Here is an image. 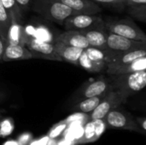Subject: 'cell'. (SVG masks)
<instances>
[{
  "label": "cell",
  "instance_id": "44dd1931",
  "mask_svg": "<svg viewBox=\"0 0 146 145\" xmlns=\"http://www.w3.org/2000/svg\"><path fill=\"white\" fill-rule=\"evenodd\" d=\"M3 6L9 12V15L15 17L19 22H21L22 21V12L18 8L15 0H1Z\"/></svg>",
  "mask_w": 146,
  "mask_h": 145
},
{
  "label": "cell",
  "instance_id": "cb8c5ba5",
  "mask_svg": "<svg viewBox=\"0 0 146 145\" xmlns=\"http://www.w3.org/2000/svg\"><path fill=\"white\" fill-rule=\"evenodd\" d=\"M98 4H102L110 7H115L117 9H123L126 7L125 0H91Z\"/></svg>",
  "mask_w": 146,
  "mask_h": 145
},
{
  "label": "cell",
  "instance_id": "603a6c76",
  "mask_svg": "<svg viewBox=\"0 0 146 145\" xmlns=\"http://www.w3.org/2000/svg\"><path fill=\"white\" fill-rule=\"evenodd\" d=\"M98 137V135L97 134L96 132V127H95V124L94 121H92V122L89 123L86 127V131H85V134L83 136V138L80 139L81 143H86V142H92L95 139H97Z\"/></svg>",
  "mask_w": 146,
  "mask_h": 145
},
{
  "label": "cell",
  "instance_id": "d6986e66",
  "mask_svg": "<svg viewBox=\"0 0 146 145\" xmlns=\"http://www.w3.org/2000/svg\"><path fill=\"white\" fill-rule=\"evenodd\" d=\"M112 88V87H111ZM108 92V91H107ZM106 92V93H107ZM105 93V94H106ZM100 95V96H97V97H87L85 99H82L74 108V109L80 112V113H91L92 112L96 107L99 104V103L101 102V100L103 99V97H104V95Z\"/></svg>",
  "mask_w": 146,
  "mask_h": 145
},
{
  "label": "cell",
  "instance_id": "d4e9b609",
  "mask_svg": "<svg viewBox=\"0 0 146 145\" xmlns=\"http://www.w3.org/2000/svg\"><path fill=\"white\" fill-rule=\"evenodd\" d=\"M66 126H67V124L64 123V122L59 124L56 127H55V128L50 132V137L51 138H56L57 136H59V135L66 129Z\"/></svg>",
  "mask_w": 146,
  "mask_h": 145
},
{
  "label": "cell",
  "instance_id": "4fadbf2b",
  "mask_svg": "<svg viewBox=\"0 0 146 145\" xmlns=\"http://www.w3.org/2000/svg\"><path fill=\"white\" fill-rule=\"evenodd\" d=\"M32 58H33V55L26 45L11 44L6 43L2 61L4 62H8L21 60H29Z\"/></svg>",
  "mask_w": 146,
  "mask_h": 145
},
{
  "label": "cell",
  "instance_id": "83f0119b",
  "mask_svg": "<svg viewBox=\"0 0 146 145\" xmlns=\"http://www.w3.org/2000/svg\"><path fill=\"white\" fill-rule=\"evenodd\" d=\"M5 45H6V42L3 40V38L0 36V61H2V57L4 52V49H5Z\"/></svg>",
  "mask_w": 146,
  "mask_h": 145
},
{
  "label": "cell",
  "instance_id": "ffe728a7",
  "mask_svg": "<svg viewBox=\"0 0 146 145\" xmlns=\"http://www.w3.org/2000/svg\"><path fill=\"white\" fill-rule=\"evenodd\" d=\"M10 25V15L2 1L0 0V36L3 41H7V34Z\"/></svg>",
  "mask_w": 146,
  "mask_h": 145
},
{
  "label": "cell",
  "instance_id": "4316f807",
  "mask_svg": "<svg viewBox=\"0 0 146 145\" xmlns=\"http://www.w3.org/2000/svg\"><path fill=\"white\" fill-rule=\"evenodd\" d=\"M125 1H126V7L127 6L146 4V0H125Z\"/></svg>",
  "mask_w": 146,
  "mask_h": 145
},
{
  "label": "cell",
  "instance_id": "3957f363",
  "mask_svg": "<svg viewBox=\"0 0 146 145\" xmlns=\"http://www.w3.org/2000/svg\"><path fill=\"white\" fill-rule=\"evenodd\" d=\"M112 77V86L115 89L126 92L129 96L142 91L146 85L145 70Z\"/></svg>",
  "mask_w": 146,
  "mask_h": 145
},
{
  "label": "cell",
  "instance_id": "8992f818",
  "mask_svg": "<svg viewBox=\"0 0 146 145\" xmlns=\"http://www.w3.org/2000/svg\"><path fill=\"white\" fill-rule=\"evenodd\" d=\"M25 45L31 51L33 58H43L51 61L62 62L56 54L54 44L51 42H42L32 38H27Z\"/></svg>",
  "mask_w": 146,
  "mask_h": 145
},
{
  "label": "cell",
  "instance_id": "7402d4cb",
  "mask_svg": "<svg viewBox=\"0 0 146 145\" xmlns=\"http://www.w3.org/2000/svg\"><path fill=\"white\" fill-rule=\"evenodd\" d=\"M128 13L135 19L145 22L146 21V4L127 6Z\"/></svg>",
  "mask_w": 146,
  "mask_h": 145
},
{
  "label": "cell",
  "instance_id": "ac0fdd59",
  "mask_svg": "<svg viewBox=\"0 0 146 145\" xmlns=\"http://www.w3.org/2000/svg\"><path fill=\"white\" fill-rule=\"evenodd\" d=\"M107 65L108 62L106 61H97L88 57L85 52V50H83L78 61V66L81 67L89 73H102L106 71Z\"/></svg>",
  "mask_w": 146,
  "mask_h": 145
},
{
  "label": "cell",
  "instance_id": "5b68a950",
  "mask_svg": "<svg viewBox=\"0 0 146 145\" xmlns=\"http://www.w3.org/2000/svg\"><path fill=\"white\" fill-rule=\"evenodd\" d=\"M107 126L113 129L130 130L142 132L140 126L133 120V118L127 112L114 109L110 110L104 118Z\"/></svg>",
  "mask_w": 146,
  "mask_h": 145
},
{
  "label": "cell",
  "instance_id": "484cf974",
  "mask_svg": "<svg viewBox=\"0 0 146 145\" xmlns=\"http://www.w3.org/2000/svg\"><path fill=\"white\" fill-rule=\"evenodd\" d=\"M15 2H16V4H17L18 8L20 9V10L23 14V12L26 11L28 9L32 0H15Z\"/></svg>",
  "mask_w": 146,
  "mask_h": 145
},
{
  "label": "cell",
  "instance_id": "5bb4252c",
  "mask_svg": "<svg viewBox=\"0 0 146 145\" xmlns=\"http://www.w3.org/2000/svg\"><path fill=\"white\" fill-rule=\"evenodd\" d=\"M53 44L56 54L59 56L62 62H66L78 66V61L84 50L83 49L70 46L59 41H56Z\"/></svg>",
  "mask_w": 146,
  "mask_h": 145
},
{
  "label": "cell",
  "instance_id": "9a60e30c",
  "mask_svg": "<svg viewBox=\"0 0 146 145\" xmlns=\"http://www.w3.org/2000/svg\"><path fill=\"white\" fill-rule=\"evenodd\" d=\"M56 41L62 42L70 46L81 48L83 50L89 47L88 41L85 35L80 31L76 30H66V32L57 36Z\"/></svg>",
  "mask_w": 146,
  "mask_h": 145
},
{
  "label": "cell",
  "instance_id": "30bf717a",
  "mask_svg": "<svg viewBox=\"0 0 146 145\" xmlns=\"http://www.w3.org/2000/svg\"><path fill=\"white\" fill-rule=\"evenodd\" d=\"M112 87L111 81L105 78H99L89 83H86L79 91V97L82 100L87 97L105 94Z\"/></svg>",
  "mask_w": 146,
  "mask_h": 145
},
{
  "label": "cell",
  "instance_id": "9c48e42d",
  "mask_svg": "<svg viewBox=\"0 0 146 145\" xmlns=\"http://www.w3.org/2000/svg\"><path fill=\"white\" fill-rule=\"evenodd\" d=\"M80 32L86 38L89 46L104 50H110L107 46V30L105 27V21Z\"/></svg>",
  "mask_w": 146,
  "mask_h": 145
},
{
  "label": "cell",
  "instance_id": "7a4b0ae2",
  "mask_svg": "<svg viewBox=\"0 0 146 145\" xmlns=\"http://www.w3.org/2000/svg\"><path fill=\"white\" fill-rule=\"evenodd\" d=\"M129 97L130 96L127 95L126 92L115 89L112 86V88H110L104 95L96 109L92 112H91V121L104 120V118L110 110L118 108L121 103L127 102Z\"/></svg>",
  "mask_w": 146,
  "mask_h": 145
},
{
  "label": "cell",
  "instance_id": "f1b7e54d",
  "mask_svg": "<svg viewBox=\"0 0 146 145\" xmlns=\"http://www.w3.org/2000/svg\"><path fill=\"white\" fill-rule=\"evenodd\" d=\"M4 145H17V144L15 143V142H8V143H6Z\"/></svg>",
  "mask_w": 146,
  "mask_h": 145
},
{
  "label": "cell",
  "instance_id": "2e32d148",
  "mask_svg": "<svg viewBox=\"0 0 146 145\" xmlns=\"http://www.w3.org/2000/svg\"><path fill=\"white\" fill-rule=\"evenodd\" d=\"M25 28L15 17L10 15V25L7 34V44L25 45L27 39Z\"/></svg>",
  "mask_w": 146,
  "mask_h": 145
},
{
  "label": "cell",
  "instance_id": "7c38bea8",
  "mask_svg": "<svg viewBox=\"0 0 146 145\" xmlns=\"http://www.w3.org/2000/svg\"><path fill=\"white\" fill-rule=\"evenodd\" d=\"M144 56H146L145 49L134 50H129V51H124V52H117L112 57V59L108 62L106 70L128 64Z\"/></svg>",
  "mask_w": 146,
  "mask_h": 145
},
{
  "label": "cell",
  "instance_id": "ba28073f",
  "mask_svg": "<svg viewBox=\"0 0 146 145\" xmlns=\"http://www.w3.org/2000/svg\"><path fill=\"white\" fill-rule=\"evenodd\" d=\"M102 22H104L103 19L98 15L74 14L68 17L62 25L66 30L83 31Z\"/></svg>",
  "mask_w": 146,
  "mask_h": 145
},
{
  "label": "cell",
  "instance_id": "52a82bcc",
  "mask_svg": "<svg viewBox=\"0 0 146 145\" xmlns=\"http://www.w3.org/2000/svg\"><path fill=\"white\" fill-rule=\"evenodd\" d=\"M107 46L116 52H124L134 50H146V42L130 39L107 31Z\"/></svg>",
  "mask_w": 146,
  "mask_h": 145
},
{
  "label": "cell",
  "instance_id": "e0dca14e",
  "mask_svg": "<svg viewBox=\"0 0 146 145\" xmlns=\"http://www.w3.org/2000/svg\"><path fill=\"white\" fill-rule=\"evenodd\" d=\"M146 69V56L141 57L139 59H137L128 64L117 67L112 69H108L106 70L107 74L110 76H117L121 74H126V73H130L133 72H138V71H143Z\"/></svg>",
  "mask_w": 146,
  "mask_h": 145
},
{
  "label": "cell",
  "instance_id": "277c9868",
  "mask_svg": "<svg viewBox=\"0 0 146 145\" xmlns=\"http://www.w3.org/2000/svg\"><path fill=\"white\" fill-rule=\"evenodd\" d=\"M106 30L110 32L133 39L146 42V35L144 31L130 19H121L105 22Z\"/></svg>",
  "mask_w": 146,
  "mask_h": 145
},
{
  "label": "cell",
  "instance_id": "f546056e",
  "mask_svg": "<svg viewBox=\"0 0 146 145\" xmlns=\"http://www.w3.org/2000/svg\"><path fill=\"white\" fill-rule=\"evenodd\" d=\"M1 98H2V94L0 93V99H1Z\"/></svg>",
  "mask_w": 146,
  "mask_h": 145
},
{
  "label": "cell",
  "instance_id": "8fae6325",
  "mask_svg": "<svg viewBox=\"0 0 146 145\" xmlns=\"http://www.w3.org/2000/svg\"><path fill=\"white\" fill-rule=\"evenodd\" d=\"M68 8H70L74 14H90L98 15L102 11L99 4L91 0H56Z\"/></svg>",
  "mask_w": 146,
  "mask_h": 145
},
{
  "label": "cell",
  "instance_id": "6da1fadb",
  "mask_svg": "<svg viewBox=\"0 0 146 145\" xmlns=\"http://www.w3.org/2000/svg\"><path fill=\"white\" fill-rule=\"evenodd\" d=\"M33 9L45 19L63 24L64 21L74 12L67 5L56 0H33Z\"/></svg>",
  "mask_w": 146,
  "mask_h": 145
}]
</instances>
